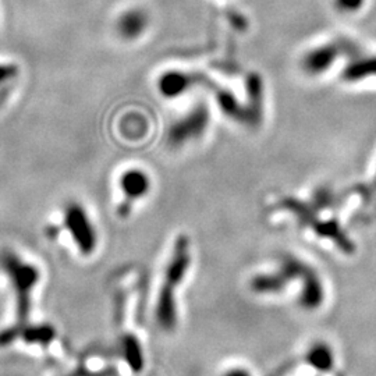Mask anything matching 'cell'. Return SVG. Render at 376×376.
<instances>
[{
	"label": "cell",
	"mask_w": 376,
	"mask_h": 376,
	"mask_svg": "<svg viewBox=\"0 0 376 376\" xmlns=\"http://www.w3.org/2000/svg\"><path fill=\"white\" fill-rule=\"evenodd\" d=\"M209 124V113L205 104H198L195 109L176 120L169 129L168 141L173 146H183L194 139L204 136Z\"/></svg>",
	"instance_id": "8"
},
{
	"label": "cell",
	"mask_w": 376,
	"mask_h": 376,
	"mask_svg": "<svg viewBox=\"0 0 376 376\" xmlns=\"http://www.w3.org/2000/svg\"><path fill=\"white\" fill-rule=\"evenodd\" d=\"M152 187L151 177L146 171L137 168H131L122 173L119 177V188L122 191L123 200L117 206V216L120 219H127L138 201L144 200Z\"/></svg>",
	"instance_id": "7"
},
{
	"label": "cell",
	"mask_w": 376,
	"mask_h": 376,
	"mask_svg": "<svg viewBox=\"0 0 376 376\" xmlns=\"http://www.w3.org/2000/svg\"><path fill=\"white\" fill-rule=\"evenodd\" d=\"M335 3L344 13H355L362 7L364 0H335Z\"/></svg>",
	"instance_id": "13"
},
{
	"label": "cell",
	"mask_w": 376,
	"mask_h": 376,
	"mask_svg": "<svg viewBox=\"0 0 376 376\" xmlns=\"http://www.w3.org/2000/svg\"><path fill=\"white\" fill-rule=\"evenodd\" d=\"M215 376H255L252 368L244 361H232L225 364Z\"/></svg>",
	"instance_id": "12"
},
{
	"label": "cell",
	"mask_w": 376,
	"mask_h": 376,
	"mask_svg": "<svg viewBox=\"0 0 376 376\" xmlns=\"http://www.w3.org/2000/svg\"><path fill=\"white\" fill-rule=\"evenodd\" d=\"M148 26H149L148 13L144 9L134 7L120 14L116 23V30L123 39L136 41L146 31Z\"/></svg>",
	"instance_id": "9"
},
{
	"label": "cell",
	"mask_w": 376,
	"mask_h": 376,
	"mask_svg": "<svg viewBox=\"0 0 376 376\" xmlns=\"http://www.w3.org/2000/svg\"><path fill=\"white\" fill-rule=\"evenodd\" d=\"M271 376H344L339 354L326 339H313L279 365Z\"/></svg>",
	"instance_id": "5"
},
{
	"label": "cell",
	"mask_w": 376,
	"mask_h": 376,
	"mask_svg": "<svg viewBox=\"0 0 376 376\" xmlns=\"http://www.w3.org/2000/svg\"><path fill=\"white\" fill-rule=\"evenodd\" d=\"M284 206L289 210V219L297 227L296 230L307 239L326 248H333L344 257L355 252V244L343 225L340 216L328 208L329 204L316 203L309 208L299 203H287Z\"/></svg>",
	"instance_id": "3"
},
{
	"label": "cell",
	"mask_w": 376,
	"mask_h": 376,
	"mask_svg": "<svg viewBox=\"0 0 376 376\" xmlns=\"http://www.w3.org/2000/svg\"><path fill=\"white\" fill-rule=\"evenodd\" d=\"M194 261L195 249L191 236L186 232H178L168 249L154 303V318L163 333L171 335L180 326V299L190 279Z\"/></svg>",
	"instance_id": "2"
},
{
	"label": "cell",
	"mask_w": 376,
	"mask_h": 376,
	"mask_svg": "<svg viewBox=\"0 0 376 376\" xmlns=\"http://www.w3.org/2000/svg\"><path fill=\"white\" fill-rule=\"evenodd\" d=\"M18 72V68L16 65H0V84L14 78Z\"/></svg>",
	"instance_id": "14"
},
{
	"label": "cell",
	"mask_w": 376,
	"mask_h": 376,
	"mask_svg": "<svg viewBox=\"0 0 376 376\" xmlns=\"http://www.w3.org/2000/svg\"><path fill=\"white\" fill-rule=\"evenodd\" d=\"M339 58V49L335 45H322L309 50L303 59V69L311 75L323 74L331 69Z\"/></svg>",
	"instance_id": "10"
},
{
	"label": "cell",
	"mask_w": 376,
	"mask_h": 376,
	"mask_svg": "<svg viewBox=\"0 0 376 376\" xmlns=\"http://www.w3.org/2000/svg\"><path fill=\"white\" fill-rule=\"evenodd\" d=\"M65 226L82 255H91L98 245L97 229L84 206L70 203L65 208Z\"/></svg>",
	"instance_id": "6"
},
{
	"label": "cell",
	"mask_w": 376,
	"mask_h": 376,
	"mask_svg": "<svg viewBox=\"0 0 376 376\" xmlns=\"http://www.w3.org/2000/svg\"><path fill=\"white\" fill-rule=\"evenodd\" d=\"M0 269L4 272L14 296L16 306V326L7 333L0 335V344L11 342L16 339L18 332L27 325L31 306H33V293L39 281V269L23 259L13 249L0 251Z\"/></svg>",
	"instance_id": "4"
},
{
	"label": "cell",
	"mask_w": 376,
	"mask_h": 376,
	"mask_svg": "<svg viewBox=\"0 0 376 376\" xmlns=\"http://www.w3.org/2000/svg\"><path fill=\"white\" fill-rule=\"evenodd\" d=\"M193 85V78L181 71H168L159 78L158 88L165 98L181 97Z\"/></svg>",
	"instance_id": "11"
},
{
	"label": "cell",
	"mask_w": 376,
	"mask_h": 376,
	"mask_svg": "<svg viewBox=\"0 0 376 376\" xmlns=\"http://www.w3.org/2000/svg\"><path fill=\"white\" fill-rule=\"evenodd\" d=\"M248 290L258 299L290 303L315 313L328 301V284L321 271L306 258L284 252L248 279Z\"/></svg>",
	"instance_id": "1"
}]
</instances>
